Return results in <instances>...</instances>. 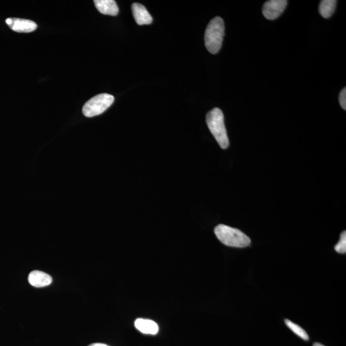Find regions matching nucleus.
I'll return each mask as SVG.
<instances>
[{
    "instance_id": "nucleus-12",
    "label": "nucleus",
    "mask_w": 346,
    "mask_h": 346,
    "mask_svg": "<svg viewBox=\"0 0 346 346\" xmlns=\"http://www.w3.org/2000/svg\"><path fill=\"white\" fill-rule=\"evenodd\" d=\"M285 325H287V327L289 328L290 330H291L293 332L299 336V337L303 338L305 340H309V336L307 334L306 331L301 327L299 325L295 324L294 322L291 321L289 319L285 320Z\"/></svg>"
},
{
    "instance_id": "nucleus-2",
    "label": "nucleus",
    "mask_w": 346,
    "mask_h": 346,
    "mask_svg": "<svg viewBox=\"0 0 346 346\" xmlns=\"http://www.w3.org/2000/svg\"><path fill=\"white\" fill-rule=\"evenodd\" d=\"M224 36V24L220 17H216L210 21L204 34V43L207 50L216 54L221 50Z\"/></svg>"
},
{
    "instance_id": "nucleus-13",
    "label": "nucleus",
    "mask_w": 346,
    "mask_h": 346,
    "mask_svg": "<svg viewBox=\"0 0 346 346\" xmlns=\"http://www.w3.org/2000/svg\"><path fill=\"white\" fill-rule=\"evenodd\" d=\"M335 251L341 254L346 252V232H343L340 235V241L335 246Z\"/></svg>"
},
{
    "instance_id": "nucleus-15",
    "label": "nucleus",
    "mask_w": 346,
    "mask_h": 346,
    "mask_svg": "<svg viewBox=\"0 0 346 346\" xmlns=\"http://www.w3.org/2000/svg\"><path fill=\"white\" fill-rule=\"evenodd\" d=\"M88 346H108V345L104 344V343H94Z\"/></svg>"
},
{
    "instance_id": "nucleus-9",
    "label": "nucleus",
    "mask_w": 346,
    "mask_h": 346,
    "mask_svg": "<svg viewBox=\"0 0 346 346\" xmlns=\"http://www.w3.org/2000/svg\"><path fill=\"white\" fill-rule=\"evenodd\" d=\"M95 5L98 11L103 14L117 16L119 8L113 0H95Z\"/></svg>"
},
{
    "instance_id": "nucleus-10",
    "label": "nucleus",
    "mask_w": 346,
    "mask_h": 346,
    "mask_svg": "<svg viewBox=\"0 0 346 346\" xmlns=\"http://www.w3.org/2000/svg\"><path fill=\"white\" fill-rule=\"evenodd\" d=\"M135 327L145 334L156 335L159 330L158 325L150 319H137L135 321Z\"/></svg>"
},
{
    "instance_id": "nucleus-8",
    "label": "nucleus",
    "mask_w": 346,
    "mask_h": 346,
    "mask_svg": "<svg viewBox=\"0 0 346 346\" xmlns=\"http://www.w3.org/2000/svg\"><path fill=\"white\" fill-rule=\"evenodd\" d=\"M30 284L33 287L39 288L50 285L52 283V278L49 274L40 271H33L28 278Z\"/></svg>"
},
{
    "instance_id": "nucleus-1",
    "label": "nucleus",
    "mask_w": 346,
    "mask_h": 346,
    "mask_svg": "<svg viewBox=\"0 0 346 346\" xmlns=\"http://www.w3.org/2000/svg\"><path fill=\"white\" fill-rule=\"evenodd\" d=\"M207 126L212 135L222 149L228 148L229 142L227 135L223 112L218 108H214L207 113Z\"/></svg>"
},
{
    "instance_id": "nucleus-5",
    "label": "nucleus",
    "mask_w": 346,
    "mask_h": 346,
    "mask_svg": "<svg viewBox=\"0 0 346 346\" xmlns=\"http://www.w3.org/2000/svg\"><path fill=\"white\" fill-rule=\"evenodd\" d=\"M287 3L286 0H271L266 2L262 9L264 17L269 20L277 19L285 11Z\"/></svg>"
},
{
    "instance_id": "nucleus-16",
    "label": "nucleus",
    "mask_w": 346,
    "mask_h": 346,
    "mask_svg": "<svg viewBox=\"0 0 346 346\" xmlns=\"http://www.w3.org/2000/svg\"><path fill=\"white\" fill-rule=\"evenodd\" d=\"M313 346H325L324 345L321 344V343L315 342Z\"/></svg>"
},
{
    "instance_id": "nucleus-11",
    "label": "nucleus",
    "mask_w": 346,
    "mask_h": 346,
    "mask_svg": "<svg viewBox=\"0 0 346 346\" xmlns=\"http://www.w3.org/2000/svg\"><path fill=\"white\" fill-rule=\"evenodd\" d=\"M337 2L335 0H322L319 5V13L324 18H329L334 13Z\"/></svg>"
},
{
    "instance_id": "nucleus-4",
    "label": "nucleus",
    "mask_w": 346,
    "mask_h": 346,
    "mask_svg": "<svg viewBox=\"0 0 346 346\" xmlns=\"http://www.w3.org/2000/svg\"><path fill=\"white\" fill-rule=\"evenodd\" d=\"M114 97L108 94H100L93 97L83 105V115L87 118L102 114L112 105Z\"/></svg>"
},
{
    "instance_id": "nucleus-14",
    "label": "nucleus",
    "mask_w": 346,
    "mask_h": 346,
    "mask_svg": "<svg viewBox=\"0 0 346 346\" xmlns=\"http://www.w3.org/2000/svg\"><path fill=\"white\" fill-rule=\"evenodd\" d=\"M339 103L343 110H346V88L341 90L339 95Z\"/></svg>"
},
{
    "instance_id": "nucleus-7",
    "label": "nucleus",
    "mask_w": 346,
    "mask_h": 346,
    "mask_svg": "<svg viewBox=\"0 0 346 346\" xmlns=\"http://www.w3.org/2000/svg\"><path fill=\"white\" fill-rule=\"evenodd\" d=\"M133 17L139 25H150L153 21V17L147 9L142 4L134 3L132 6Z\"/></svg>"
},
{
    "instance_id": "nucleus-3",
    "label": "nucleus",
    "mask_w": 346,
    "mask_h": 346,
    "mask_svg": "<svg viewBox=\"0 0 346 346\" xmlns=\"http://www.w3.org/2000/svg\"><path fill=\"white\" fill-rule=\"evenodd\" d=\"M214 233L222 243L226 246L236 247H245L251 244V240L239 229L219 224L214 229Z\"/></svg>"
},
{
    "instance_id": "nucleus-6",
    "label": "nucleus",
    "mask_w": 346,
    "mask_h": 346,
    "mask_svg": "<svg viewBox=\"0 0 346 346\" xmlns=\"http://www.w3.org/2000/svg\"><path fill=\"white\" fill-rule=\"evenodd\" d=\"M6 24L14 32L19 33H30L37 29V25L30 20L19 18H8Z\"/></svg>"
}]
</instances>
